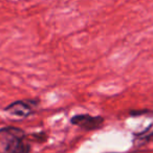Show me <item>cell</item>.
I'll return each mask as SVG.
<instances>
[{
  "mask_svg": "<svg viewBox=\"0 0 153 153\" xmlns=\"http://www.w3.org/2000/svg\"><path fill=\"white\" fill-rule=\"evenodd\" d=\"M26 133L13 126L0 128V153H30Z\"/></svg>",
  "mask_w": 153,
  "mask_h": 153,
  "instance_id": "6da1fadb",
  "label": "cell"
},
{
  "mask_svg": "<svg viewBox=\"0 0 153 153\" xmlns=\"http://www.w3.org/2000/svg\"><path fill=\"white\" fill-rule=\"evenodd\" d=\"M105 119L101 115H90V114H76L70 119V123L76 127L81 128L85 131H94L99 130L104 125Z\"/></svg>",
  "mask_w": 153,
  "mask_h": 153,
  "instance_id": "7a4b0ae2",
  "label": "cell"
},
{
  "mask_svg": "<svg viewBox=\"0 0 153 153\" xmlns=\"http://www.w3.org/2000/svg\"><path fill=\"white\" fill-rule=\"evenodd\" d=\"M39 105L38 100H21L15 101L12 104L7 105L4 108V111L11 115L18 117H27L34 113V110Z\"/></svg>",
  "mask_w": 153,
  "mask_h": 153,
  "instance_id": "3957f363",
  "label": "cell"
},
{
  "mask_svg": "<svg viewBox=\"0 0 153 153\" xmlns=\"http://www.w3.org/2000/svg\"><path fill=\"white\" fill-rule=\"evenodd\" d=\"M153 140V124H151L148 128L142 132L134 133L133 145L134 147H143L144 145H147Z\"/></svg>",
  "mask_w": 153,
  "mask_h": 153,
  "instance_id": "277c9868",
  "label": "cell"
}]
</instances>
